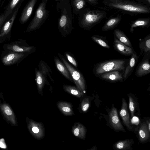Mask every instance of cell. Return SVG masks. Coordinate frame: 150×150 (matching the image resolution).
Wrapping results in <instances>:
<instances>
[{
    "label": "cell",
    "instance_id": "6da1fadb",
    "mask_svg": "<svg viewBox=\"0 0 150 150\" xmlns=\"http://www.w3.org/2000/svg\"><path fill=\"white\" fill-rule=\"evenodd\" d=\"M102 3L108 8L132 16L150 13V5L133 0H103Z\"/></svg>",
    "mask_w": 150,
    "mask_h": 150
},
{
    "label": "cell",
    "instance_id": "7a4b0ae2",
    "mask_svg": "<svg viewBox=\"0 0 150 150\" xmlns=\"http://www.w3.org/2000/svg\"><path fill=\"white\" fill-rule=\"evenodd\" d=\"M79 13V24L86 30H89L99 23L107 15L105 10L89 8L83 9Z\"/></svg>",
    "mask_w": 150,
    "mask_h": 150
},
{
    "label": "cell",
    "instance_id": "3957f363",
    "mask_svg": "<svg viewBox=\"0 0 150 150\" xmlns=\"http://www.w3.org/2000/svg\"><path fill=\"white\" fill-rule=\"evenodd\" d=\"M57 9L60 11L58 28L62 34H69L72 28V15L69 0H61L57 4Z\"/></svg>",
    "mask_w": 150,
    "mask_h": 150
},
{
    "label": "cell",
    "instance_id": "277c9868",
    "mask_svg": "<svg viewBox=\"0 0 150 150\" xmlns=\"http://www.w3.org/2000/svg\"><path fill=\"white\" fill-rule=\"evenodd\" d=\"M129 59H119L105 61L96 64L93 69L96 76L101 74L114 71L124 72Z\"/></svg>",
    "mask_w": 150,
    "mask_h": 150
},
{
    "label": "cell",
    "instance_id": "5b68a950",
    "mask_svg": "<svg viewBox=\"0 0 150 150\" xmlns=\"http://www.w3.org/2000/svg\"><path fill=\"white\" fill-rule=\"evenodd\" d=\"M47 2V0H42L28 28L27 31L37 29L44 23L49 15L48 11L46 8Z\"/></svg>",
    "mask_w": 150,
    "mask_h": 150
},
{
    "label": "cell",
    "instance_id": "8992f818",
    "mask_svg": "<svg viewBox=\"0 0 150 150\" xmlns=\"http://www.w3.org/2000/svg\"><path fill=\"white\" fill-rule=\"evenodd\" d=\"M58 56L69 70L72 79L81 88L83 89L85 87V81L82 74L70 65L60 54H58Z\"/></svg>",
    "mask_w": 150,
    "mask_h": 150
},
{
    "label": "cell",
    "instance_id": "52a82bcc",
    "mask_svg": "<svg viewBox=\"0 0 150 150\" xmlns=\"http://www.w3.org/2000/svg\"><path fill=\"white\" fill-rule=\"evenodd\" d=\"M124 72L114 71L101 74L96 76L105 81L110 82H122L124 81Z\"/></svg>",
    "mask_w": 150,
    "mask_h": 150
},
{
    "label": "cell",
    "instance_id": "ba28073f",
    "mask_svg": "<svg viewBox=\"0 0 150 150\" xmlns=\"http://www.w3.org/2000/svg\"><path fill=\"white\" fill-rule=\"evenodd\" d=\"M150 55H144L142 60L137 66L135 75L137 77H142L150 73Z\"/></svg>",
    "mask_w": 150,
    "mask_h": 150
},
{
    "label": "cell",
    "instance_id": "9c48e42d",
    "mask_svg": "<svg viewBox=\"0 0 150 150\" xmlns=\"http://www.w3.org/2000/svg\"><path fill=\"white\" fill-rule=\"evenodd\" d=\"M109 115V121L113 128L116 131L125 132V130L120 122L115 108L112 106Z\"/></svg>",
    "mask_w": 150,
    "mask_h": 150
},
{
    "label": "cell",
    "instance_id": "30bf717a",
    "mask_svg": "<svg viewBox=\"0 0 150 150\" xmlns=\"http://www.w3.org/2000/svg\"><path fill=\"white\" fill-rule=\"evenodd\" d=\"M113 47L114 49L121 54L132 56L135 51L132 48L127 46L114 37Z\"/></svg>",
    "mask_w": 150,
    "mask_h": 150
},
{
    "label": "cell",
    "instance_id": "8fae6325",
    "mask_svg": "<svg viewBox=\"0 0 150 150\" xmlns=\"http://www.w3.org/2000/svg\"><path fill=\"white\" fill-rule=\"evenodd\" d=\"M138 58L139 57L135 51L129 59L124 70L123 74L124 81H125L132 74L138 62Z\"/></svg>",
    "mask_w": 150,
    "mask_h": 150
},
{
    "label": "cell",
    "instance_id": "7c38bea8",
    "mask_svg": "<svg viewBox=\"0 0 150 150\" xmlns=\"http://www.w3.org/2000/svg\"><path fill=\"white\" fill-rule=\"evenodd\" d=\"M120 114L124 125L128 129H131L132 127L130 121L129 114L127 109V105L124 98H123L122 99V106Z\"/></svg>",
    "mask_w": 150,
    "mask_h": 150
},
{
    "label": "cell",
    "instance_id": "4fadbf2b",
    "mask_svg": "<svg viewBox=\"0 0 150 150\" xmlns=\"http://www.w3.org/2000/svg\"><path fill=\"white\" fill-rule=\"evenodd\" d=\"M24 55L23 53L13 52L8 53L4 56L2 59V62L4 65H9L15 64Z\"/></svg>",
    "mask_w": 150,
    "mask_h": 150
},
{
    "label": "cell",
    "instance_id": "5bb4252c",
    "mask_svg": "<svg viewBox=\"0 0 150 150\" xmlns=\"http://www.w3.org/2000/svg\"><path fill=\"white\" fill-rule=\"evenodd\" d=\"M139 46L140 50L139 56L142 55H150V34L140 40Z\"/></svg>",
    "mask_w": 150,
    "mask_h": 150
},
{
    "label": "cell",
    "instance_id": "9a60e30c",
    "mask_svg": "<svg viewBox=\"0 0 150 150\" xmlns=\"http://www.w3.org/2000/svg\"><path fill=\"white\" fill-rule=\"evenodd\" d=\"M1 109L6 118L12 124H16L14 114L9 106L7 104L4 103L0 105Z\"/></svg>",
    "mask_w": 150,
    "mask_h": 150
},
{
    "label": "cell",
    "instance_id": "2e32d148",
    "mask_svg": "<svg viewBox=\"0 0 150 150\" xmlns=\"http://www.w3.org/2000/svg\"><path fill=\"white\" fill-rule=\"evenodd\" d=\"M37 0H30L24 9L21 16L20 21L23 23L26 22L30 16L34 6Z\"/></svg>",
    "mask_w": 150,
    "mask_h": 150
},
{
    "label": "cell",
    "instance_id": "e0dca14e",
    "mask_svg": "<svg viewBox=\"0 0 150 150\" xmlns=\"http://www.w3.org/2000/svg\"><path fill=\"white\" fill-rule=\"evenodd\" d=\"M150 26V17L146 18H140L131 22L130 25V31L133 33L134 29L137 27L148 28Z\"/></svg>",
    "mask_w": 150,
    "mask_h": 150
},
{
    "label": "cell",
    "instance_id": "ac0fdd59",
    "mask_svg": "<svg viewBox=\"0 0 150 150\" xmlns=\"http://www.w3.org/2000/svg\"><path fill=\"white\" fill-rule=\"evenodd\" d=\"M122 16L118 15L115 17L108 20L102 26L101 30L107 31L113 29L120 23L122 19Z\"/></svg>",
    "mask_w": 150,
    "mask_h": 150
},
{
    "label": "cell",
    "instance_id": "d6986e66",
    "mask_svg": "<svg viewBox=\"0 0 150 150\" xmlns=\"http://www.w3.org/2000/svg\"><path fill=\"white\" fill-rule=\"evenodd\" d=\"M113 34L114 37L120 42L127 46L133 48L129 38L122 31L118 29H115L114 30Z\"/></svg>",
    "mask_w": 150,
    "mask_h": 150
},
{
    "label": "cell",
    "instance_id": "ffe728a7",
    "mask_svg": "<svg viewBox=\"0 0 150 150\" xmlns=\"http://www.w3.org/2000/svg\"><path fill=\"white\" fill-rule=\"evenodd\" d=\"M18 11V9L15 11L10 20L5 23L2 28L0 34V37H3L7 35L9 32L14 22Z\"/></svg>",
    "mask_w": 150,
    "mask_h": 150
},
{
    "label": "cell",
    "instance_id": "44dd1931",
    "mask_svg": "<svg viewBox=\"0 0 150 150\" xmlns=\"http://www.w3.org/2000/svg\"><path fill=\"white\" fill-rule=\"evenodd\" d=\"M54 59L55 65L59 71L67 79L72 81L73 79L71 76L65 65L57 57H54Z\"/></svg>",
    "mask_w": 150,
    "mask_h": 150
},
{
    "label": "cell",
    "instance_id": "7402d4cb",
    "mask_svg": "<svg viewBox=\"0 0 150 150\" xmlns=\"http://www.w3.org/2000/svg\"><path fill=\"white\" fill-rule=\"evenodd\" d=\"M139 138L141 142H144L149 137V132L146 124L145 122L140 125L139 130Z\"/></svg>",
    "mask_w": 150,
    "mask_h": 150
},
{
    "label": "cell",
    "instance_id": "603a6c76",
    "mask_svg": "<svg viewBox=\"0 0 150 150\" xmlns=\"http://www.w3.org/2000/svg\"><path fill=\"white\" fill-rule=\"evenodd\" d=\"M133 143V140L127 139L119 141L115 144L114 146L117 149H131L132 145Z\"/></svg>",
    "mask_w": 150,
    "mask_h": 150
},
{
    "label": "cell",
    "instance_id": "cb8c5ba5",
    "mask_svg": "<svg viewBox=\"0 0 150 150\" xmlns=\"http://www.w3.org/2000/svg\"><path fill=\"white\" fill-rule=\"evenodd\" d=\"M91 38L94 42L100 46L107 49L110 48L106 37L96 35L91 36Z\"/></svg>",
    "mask_w": 150,
    "mask_h": 150
},
{
    "label": "cell",
    "instance_id": "d4e9b609",
    "mask_svg": "<svg viewBox=\"0 0 150 150\" xmlns=\"http://www.w3.org/2000/svg\"><path fill=\"white\" fill-rule=\"evenodd\" d=\"M85 0H72V6L74 13L77 14L79 13L86 5Z\"/></svg>",
    "mask_w": 150,
    "mask_h": 150
},
{
    "label": "cell",
    "instance_id": "484cf974",
    "mask_svg": "<svg viewBox=\"0 0 150 150\" xmlns=\"http://www.w3.org/2000/svg\"><path fill=\"white\" fill-rule=\"evenodd\" d=\"M33 48L32 47L23 46L15 44L9 45L7 46V49L9 50L19 52H29Z\"/></svg>",
    "mask_w": 150,
    "mask_h": 150
},
{
    "label": "cell",
    "instance_id": "4316f807",
    "mask_svg": "<svg viewBox=\"0 0 150 150\" xmlns=\"http://www.w3.org/2000/svg\"><path fill=\"white\" fill-rule=\"evenodd\" d=\"M129 99V108L132 117L134 116V113L137 108V103L136 99L132 96V94H128Z\"/></svg>",
    "mask_w": 150,
    "mask_h": 150
},
{
    "label": "cell",
    "instance_id": "83f0119b",
    "mask_svg": "<svg viewBox=\"0 0 150 150\" xmlns=\"http://www.w3.org/2000/svg\"><path fill=\"white\" fill-rule=\"evenodd\" d=\"M20 0H12L6 9L4 16L6 19L12 12Z\"/></svg>",
    "mask_w": 150,
    "mask_h": 150
},
{
    "label": "cell",
    "instance_id": "f1b7e54d",
    "mask_svg": "<svg viewBox=\"0 0 150 150\" xmlns=\"http://www.w3.org/2000/svg\"><path fill=\"white\" fill-rule=\"evenodd\" d=\"M65 54L68 61L75 67H77L76 62L74 58L67 53H66Z\"/></svg>",
    "mask_w": 150,
    "mask_h": 150
},
{
    "label": "cell",
    "instance_id": "f546056e",
    "mask_svg": "<svg viewBox=\"0 0 150 150\" xmlns=\"http://www.w3.org/2000/svg\"><path fill=\"white\" fill-rule=\"evenodd\" d=\"M139 120L138 117L134 116L132 117L131 120V122L132 124L134 125H137L139 124Z\"/></svg>",
    "mask_w": 150,
    "mask_h": 150
},
{
    "label": "cell",
    "instance_id": "4dcf8cb0",
    "mask_svg": "<svg viewBox=\"0 0 150 150\" xmlns=\"http://www.w3.org/2000/svg\"><path fill=\"white\" fill-rule=\"evenodd\" d=\"M90 4L93 6H96L98 4V1L96 0H86Z\"/></svg>",
    "mask_w": 150,
    "mask_h": 150
},
{
    "label": "cell",
    "instance_id": "1f68e13d",
    "mask_svg": "<svg viewBox=\"0 0 150 150\" xmlns=\"http://www.w3.org/2000/svg\"><path fill=\"white\" fill-rule=\"evenodd\" d=\"M3 139H1L0 140V147L3 148H6V146L4 142V140Z\"/></svg>",
    "mask_w": 150,
    "mask_h": 150
},
{
    "label": "cell",
    "instance_id": "d6a6232c",
    "mask_svg": "<svg viewBox=\"0 0 150 150\" xmlns=\"http://www.w3.org/2000/svg\"><path fill=\"white\" fill-rule=\"evenodd\" d=\"M89 106V103H85L83 106L82 110L83 111H86L88 109Z\"/></svg>",
    "mask_w": 150,
    "mask_h": 150
},
{
    "label": "cell",
    "instance_id": "836d02e7",
    "mask_svg": "<svg viewBox=\"0 0 150 150\" xmlns=\"http://www.w3.org/2000/svg\"><path fill=\"white\" fill-rule=\"evenodd\" d=\"M74 134L75 136H78L79 133V129L78 128H76L74 130Z\"/></svg>",
    "mask_w": 150,
    "mask_h": 150
},
{
    "label": "cell",
    "instance_id": "e575fe53",
    "mask_svg": "<svg viewBox=\"0 0 150 150\" xmlns=\"http://www.w3.org/2000/svg\"><path fill=\"white\" fill-rule=\"evenodd\" d=\"M62 110L63 111L66 112H69L71 111L70 109L69 108L67 107H63Z\"/></svg>",
    "mask_w": 150,
    "mask_h": 150
},
{
    "label": "cell",
    "instance_id": "d590c367",
    "mask_svg": "<svg viewBox=\"0 0 150 150\" xmlns=\"http://www.w3.org/2000/svg\"><path fill=\"white\" fill-rule=\"evenodd\" d=\"M33 132L35 133H37L38 132L39 130L38 128L36 127H34L32 128Z\"/></svg>",
    "mask_w": 150,
    "mask_h": 150
},
{
    "label": "cell",
    "instance_id": "8d00e7d4",
    "mask_svg": "<svg viewBox=\"0 0 150 150\" xmlns=\"http://www.w3.org/2000/svg\"><path fill=\"white\" fill-rule=\"evenodd\" d=\"M71 93L74 95H77L79 94L78 91L75 89H72L71 91Z\"/></svg>",
    "mask_w": 150,
    "mask_h": 150
},
{
    "label": "cell",
    "instance_id": "74e56055",
    "mask_svg": "<svg viewBox=\"0 0 150 150\" xmlns=\"http://www.w3.org/2000/svg\"><path fill=\"white\" fill-rule=\"evenodd\" d=\"M5 19L4 15L0 16V25L2 23Z\"/></svg>",
    "mask_w": 150,
    "mask_h": 150
},
{
    "label": "cell",
    "instance_id": "f35d334b",
    "mask_svg": "<svg viewBox=\"0 0 150 150\" xmlns=\"http://www.w3.org/2000/svg\"><path fill=\"white\" fill-rule=\"evenodd\" d=\"M144 1L145 3L148 5H150V0H142Z\"/></svg>",
    "mask_w": 150,
    "mask_h": 150
},
{
    "label": "cell",
    "instance_id": "ab89813d",
    "mask_svg": "<svg viewBox=\"0 0 150 150\" xmlns=\"http://www.w3.org/2000/svg\"><path fill=\"white\" fill-rule=\"evenodd\" d=\"M146 122L147 124V127L149 129V132H150V121L149 120V121L147 120L146 121Z\"/></svg>",
    "mask_w": 150,
    "mask_h": 150
},
{
    "label": "cell",
    "instance_id": "60d3db41",
    "mask_svg": "<svg viewBox=\"0 0 150 150\" xmlns=\"http://www.w3.org/2000/svg\"><path fill=\"white\" fill-rule=\"evenodd\" d=\"M97 0V1H98L99 0ZM132 0L134 1H135L141 2V3H142V0Z\"/></svg>",
    "mask_w": 150,
    "mask_h": 150
},
{
    "label": "cell",
    "instance_id": "b9f144b4",
    "mask_svg": "<svg viewBox=\"0 0 150 150\" xmlns=\"http://www.w3.org/2000/svg\"><path fill=\"white\" fill-rule=\"evenodd\" d=\"M54 0L56 1H60L61 0Z\"/></svg>",
    "mask_w": 150,
    "mask_h": 150
}]
</instances>
